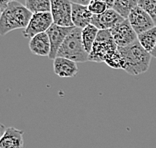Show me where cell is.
<instances>
[{
    "label": "cell",
    "instance_id": "cell-10",
    "mask_svg": "<svg viewBox=\"0 0 156 148\" xmlns=\"http://www.w3.org/2000/svg\"><path fill=\"white\" fill-rule=\"evenodd\" d=\"M124 20L125 18L117 13L114 9L109 8L100 15H93L91 24L98 30H112Z\"/></svg>",
    "mask_w": 156,
    "mask_h": 148
},
{
    "label": "cell",
    "instance_id": "cell-22",
    "mask_svg": "<svg viewBox=\"0 0 156 148\" xmlns=\"http://www.w3.org/2000/svg\"><path fill=\"white\" fill-rule=\"evenodd\" d=\"M72 3H76V4H81V5H88L90 3L91 0H70Z\"/></svg>",
    "mask_w": 156,
    "mask_h": 148
},
{
    "label": "cell",
    "instance_id": "cell-25",
    "mask_svg": "<svg viewBox=\"0 0 156 148\" xmlns=\"http://www.w3.org/2000/svg\"><path fill=\"white\" fill-rule=\"evenodd\" d=\"M6 2H11V1H19V0H4Z\"/></svg>",
    "mask_w": 156,
    "mask_h": 148
},
{
    "label": "cell",
    "instance_id": "cell-20",
    "mask_svg": "<svg viewBox=\"0 0 156 148\" xmlns=\"http://www.w3.org/2000/svg\"><path fill=\"white\" fill-rule=\"evenodd\" d=\"M138 6L149 14L156 25V0H139Z\"/></svg>",
    "mask_w": 156,
    "mask_h": 148
},
{
    "label": "cell",
    "instance_id": "cell-7",
    "mask_svg": "<svg viewBox=\"0 0 156 148\" xmlns=\"http://www.w3.org/2000/svg\"><path fill=\"white\" fill-rule=\"evenodd\" d=\"M111 34L118 48L129 46L138 40V35L130 25L128 19H125L113 28Z\"/></svg>",
    "mask_w": 156,
    "mask_h": 148
},
{
    "label": "cell",
    "instance_id": "cell-13",
    "mask_svg": "<svg viewBox=\"0 0 156 148\" xmlns=\"http://www.w3.org/2000/svg\"><path fill=\"white\" fill-rule=\"evenodd\" d=\"M92 17L93 14L89 11L87 5L72 3V22L74 27L83 29L91 24Z\"/></svg>",
    "mask_w": 156,
    "mask_h": 148
},
{
    "label": "cell",
    "instance_id": "cell-16",
    "mask_svg": "<svg viewBox=\"0 0 156 148\" xmlns=\"http://www.w3.org/2000/svg\"><path fill=\"white\" fill-rule=\"evenodd\" d=\"M99 30L92 24H89L88 26L82 29V42L84 48L88 53L91 52V49L93 47L94 42L96 41L97 34Z\"/></svg>",
    "mask_w": 156,
    "mask_h": 148
},
{
    "label": "cell",
    "instance_id": "cell-17",
    "mask_svg": "<svg viewBox=\"0 0 156 148\" xmlns=\"http://www.w3.org/2000/svg\"><path fill=\"white\" fill-rule=\"evenodd\" d=\"M138 41L145 50L151 53L156 45V26L138 35Z\"/></svg>",
    "mask_w": 156,
    "mask_h": 148
},
{
    "label": "cell",
    "instance_id": "cell-18",
    "mask_svg": "<svg viewBox=\"0 0 156 148\" xmlns=\"http://www.w3.org/2000/svg\"><path fill=\"white\" fill-rule=\"evenodd\" d=\"M24 5L32 14L50 12L51 0H24Z\"/></svg>",
    "mask_w": 156,
    "mask_h": 148
},
{
    "label": "cell",
    "instance_id": "cell-4",
    "mask_svg": "<svg viewBox=\"0 0 156 148\" xmlns=\"http://www.w3.org/2000/svg\"><path fill=\"white\" fill-rule=\"evenodd\" d=\"M118 49L112 37L111 30H99L96 41L94 42L93 47L89 53L88 61L92 62H104V59L109 52Z\"/></svg>",
    "mask_w": 156,
    "mask_h": 148
},
{
    "label": "cell",
    "instance_id": "cell-8",
    "mask_svg": "<svg viewBox=\"0 0 156 148\" xmlns=\"http://www.w3.org/2000/svg\"><path fill=\"white\" fill-rule=\"evenodd\" d=\"M127 19H128L130 25L132 26L137 35H140L141 33L156 26L149 14L146 11H144L139 6H136L130 12Z\"/></svg>",
    "mask_w": 156,
    "mask_h": 148
},
{
    "label": "cell",
    "instance_id": "cell-11",
    "mask_svg": "<svg viewBox=\"0 0 156 148\" xmlns=\"http://www.w3.org/2000/svg\"><path fill=\"white\" fill-rule=\"evenodd\" d=\"M24 132L14 127L5 128L0 139V148H23Z\"/></svg>",
    "mask_w": 156,
    "mask_h": 148
},
{
    "label": "cell",
    "instance_id": "cell-15",
    "mask_svg": "<svg viewBox=\"0 0 156 148\" xmlns=\"http://www.w3.org/2000/svg\"><path fill=\"white\" fill-rule=\"evenodd\" d=\"M138 2L139 0H115L112 9H114L117 13L127 19L130 12L138 6Z\"/></svg>",
    "mask_w": 156,
    "mask_h": 148
},
{
    "label": "cell",
    "instance_id": "cell-24",
    "mask_svg": "<svg viewBox=\"0 0 156 148\" xmlns=\"http://www.w3.org/2000/svg\"><path fill=\"white\" fill-rule=\"evenodd\" d=\"M151 56H152V57H153V58H156V45H155V47H154V49H153V50H152L151 51Z\"/></svg>",
    "mask_w": 156,
    "mask_h": 148
},
{
    "label": "cell",
    "instance_id": "cell-21",
    "mask_svg": "<svg viewBox=\"0 0 156 148\" xmlns=\"http://www.w3.org/2000/svg\"><path fill=\"white\" fill-rule=\"evenodd\" d=\"M87 6L89 11L93 15H100V14L104 13L107 9H109L108 5L106 4L103 0H91Z\"/></svg>",
    "mask_w": 156,
    "mask_h": 148
},
{
    "label": "cell",
    "instance_id": "cell-1",
    "mask_svg": "<svg viewBox=\"0 0 156 148\" xmlns=\"http://www.w3.org/2000/svg\"><path fill=\"white\" fill-rule=\"evenodd\" d=\"M118 50L124 61L123 70L130 75H140L149 69L152 56L141 46L138 40L129 46L118 48Z\"/></svg>",
    "mask_w": 156,
    "mask_h": 148
},
{
    "label": "cell",
    "instance_id": "cell-5",
    "mask_svg": "<svg viewBox=\"0 0 156 148\" xmlns=\"http://www.w3.org/2000/svg\"><path fill=\"white\" fill-rule=\"evenodd\" d=\"M50 13L54 24L63 27H74L72 22V2L70 0H51Z\"/></svg>",
    "mask_w": 156,
    "mask_h": 148
},
{
    "label": "cell",
    "instance_id": "cell-14",
    "mask_svg": "<svg viewBox=\"0 0 156 148\" xmlns=\"http://www.w3.org/2000/svg\"><path fill=\"white\" fill-rule=\"evenodd\" d=\"M29 49L33 54L38 56H48L51 51L49 37L46 32L33 36L29 41Z\"/></svg>",
    "mask_w": 156,
    "mask_h": 148
},
{
    "label": "cell",
    "instance_id": "cell-2",
    "mask_svg": "<svg viewBox=\"0 0 156 148\" xmlns=\"http://www.w3.org/2000/svg\"><path fill=\"white\" fill-rule=\"evenodd\" d=\"M32 13L19 1L8 3L0 16V34L5 35L16 29H25L29 24Z\"/></svg>",
    "mask_w": 156,
    "mask_h": 148
},
{
    "label": "cell",
    "instance_id": "cell-23",
    "mask_svg": "<svg viewBox=\"0 0 156 148\" xmlns=\"http://www.w3.org/2000/svg\"><path fill=\"white\" fill-rule=\"evenodd\" d=\"M103 1L106 3V4L108 5L109 8H112V7H113V4H114V1H115V0H103Z\"/></svg>",
    "mask_w": 156,
    "mask_h": 148
},
{
    "label": "cell",
    "instance_id": "cell-9",
    "mask_svg": "<svg viewBox=\"0 0 156 148\" xmlns=\"http://www.w3.org/2000/svg\"><path fill=\"white\" fill-rule=\"evenodd\" d=\"M74 27H63L59 26L57 24H52V26L47 30V35L49 37L51 45V51L49 54V58L54 60L57 57V53L59 51V48L61 47L63 42L69 35V33L73 30Z\"/></svg>",
    "mask_w": 156,
    "mask_h": 148
},
{
    "label": "cell",
    "instance_id": "cell-12",
    "mask_svg": "<svg viewBox=\"0 0 156 148\" xmlns=\"http://www.w3.org/2000/svg\"><path fill=\"white\" fill-rule=\"evenodd\" d=\"M53 71L59 77H74L78 73L77 63L63 57H56L53 60Z\"/></svg>",
    "mask_w": 156,
    "mask_h": 148
},
{
    "label": "cell",
    "instance_id": "cell-6",
    "mask_svg": "<svg viewBox=\"0 0 156 148\" xmlns=\"http://www.w3.org/2000/svg\"><path fill=\"white\" fill-rule=\"evenodd\" d=\"M53 18L50 12H41L32 14L31 20L28 26L23 30V35L26 38H32L40 33L47 32V30L52 26Z\"/></svg>",
    "mask_w": 156,
    "mask_h": 148
},
{
    "label": "cell",
    "instance_id": "cell-3",
    "mask_svg": "<svg viewBox=\"0 0 156 148\" xmlns=\"http://www.w3.org/2000/svg\"><path fill=\"white\" fill-rule=\"evenodd\" d=\"M57 57H63L76 63L86 62L89 59V53L85 50L82 42V29L74 27L59 48Z\"/></svg>",
    "mask_w": 156,
    "mask_h": 148
},
{
    "label": "cell",
    "instance_id": "cell-19",
    "mask_svg": "<svg viewBox=\"0 0 156 148\" xmlns=\"http://www.w3.org/2000/svg\"><path fill=\"white\" fill-rule=\"evenodd\" d=\"M104 62L109 67H111L113 69H123V66H124L122 55L119 52L118 49L109 52V53L106 55Z\"/></svg>",
    "mask_w": 156,
    "mask_h": 148
}]
</instances>
